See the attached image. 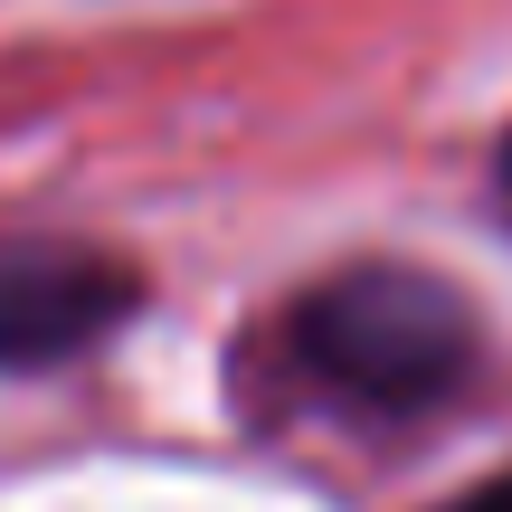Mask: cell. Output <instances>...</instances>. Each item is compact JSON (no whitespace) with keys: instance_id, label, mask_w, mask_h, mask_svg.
Returning <instances> with one entry per match:
<instances>
[{"instance_id":"2","label":"cell","mask_w":512,"mask_h":512,"mask_svg":"<svg viewBox=\"0 0 512 512\" xmlns=\"http://www.w3.org/2000/svg\"><path fill=\"white\" fill-rule=\"evenodd\" d=\"M143 285L124 256L0 228V370H67L133 323Z\"/></svg>"},{"instance_id":"4","label":"cell","mask_w":512,"mask_h":512,"mask_svg":"<svg viewBox=\"0 0 512 512\" xmlns=\"http://www.w3.org/2000/svg\"><path fill=\"white\" fill-rule=\"evenodd\" d=\"M494 200H503V219H512V133H503V152H494Z\"/></svg>"},{"instance_id":"1","label":"cell","mask_w":512,"mask_h":512,"mask_svg":"<svg viewBox=\"0 0 512 512\" xmlns=\"http://www.w3.org/2000/svg\"><path fill=\"white\" fill-rule=\"evenodd\" d=\"M285 361L323 399L427 418L484 370V313L427 266H342L285 313Z\"/></svg>"},{"instance_id":"3","label":"cell","mask_w":512,"mask_h":512,"mask_svg":"<svg viewBox=\"0 0 512 512\" xmlns=\"http://www.w3.org/2000/svg\"><path fill=\"white\" fill-rule=\"evenodd\" d=\"M446 512H512V475H484V484H475V494H456V503H446Z\"/></svg>"}]
</instances>
